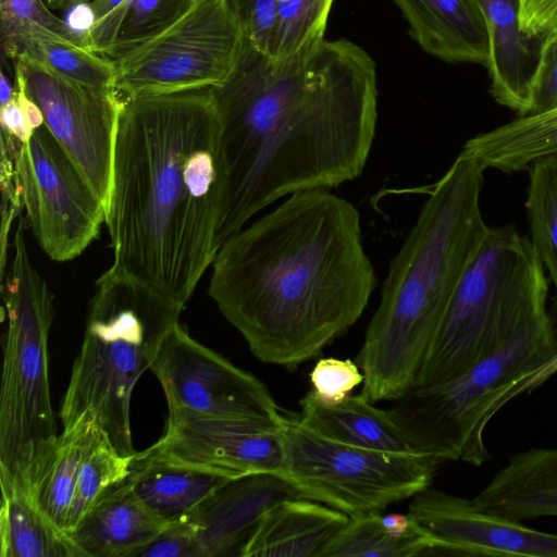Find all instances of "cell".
Instances as JSON below:
<instances>
[{
    "mask_svg": "<svg viewBox=\"0 0 557 557\" xmlns=\"http://www.w3.org/2000/svg\"><path fill=\"white\" fill-rule=\"evenodd\" d=\"M557 108V36L540 40L539 58L530 85V106L527 114Z\"/></svg>",
    "mask_w": 557,
    "mask_h": 557,
    "instance_id": "36",
    "label": "cell"
},
{
    "mask_svg": "<svg viewBox=\"0 0 557 557\" xmlns=\"http://www.w3.org/2000/svg\"><path fill=\"white\" fill-rule=\"evenodd\" d=\"M14 75L13 97L0 106L1 133L24 145L44 124V116L38 106L26 95L21 77Z\"/></svg>",
    "mask_w": 557,
    "mask_h": 557,
    "instance_id": "37",
    "label": "cell"
},
{
    "mask_svg": "<svg viewBox=\"0 0 557 557\" xmlns=\"http://www.w3.org/2000/svg\"><path fill=\"white\" fill-rule=\"evenodd\" d=\"M244 34L228 0H198L172 27L117 60L122 99L223 83L240 54Z\"/></svg>",
    "mask_w": 557,
    "mask_h": 557,
    "instance_id": "10",
    "label": "cell"
},
{
    "mask_svg": "<svg viewBox=\"0 0 557 557\" xmlns=\"http://www.w3.org/2000/svg\"><path fill=\"white\" fill-rule=\"evenodd\" d=\"M490 33L487 71L491 94L502 106L524 115L530 106V85L539 58L533 40L521 25V0H476Z\"/></svg>",
    "mask_w": 557,
    "mask_h": 557,
    "instance_id": "20",
    "label": "cell"
},
{
    "mask_svg": "<svg viewBox=\"0 0 557 557\" xmlns=\"http://www.w3.org/2000/svg\"><path fill=\"white\" fill-rule=\"evenodd\" d=\"M27 225L58 262L78 257L98 236L106 205L45 124L17 154Z\"/></svg>",
    "mask_w": 557,
    "mask_h": 557,
    "instance_id": "11",
    "label": "cell"
},
{
    "mask_svg": "<svg viewBox=\"0 0 557 557\" xmlns=\"http://www.w3.org/2000/svg\"><path fill=\"white\" fill-rule=\"evenodd\" d=\"M23 145L13 137L1 133V161H0V183H1V255L0 268L1 280L7 271L9 233L14 220L22 213L23 199L17 172V154Z\"/></svg>",
    "mask_w": 557,
    "mask_h": 557,
    "instance_id": "34",
    "label": "cell"
},
{
    "mask_svg": "<svg viewBox=\"0 0 557 557\" xmlns=\"http://www.w3.org/2000/svg\"><path fill=\"white\" fill-rule=\"evenodd\" d=\"M409 25L410 36L428 53L450 63L485 67L490 33L476 0H392Z\"/></svg>",
    "mask_w": 557,
    "mask_h": 557,
    "instance_id": "17",
    "label": "cell"
},
{
    "mask_svg": "<svg viewBox=\"0 0 557 557\" xmlns=\"http://www.w3.org/2000/svg\"><path fill=\"white\" fill-rule=\"evenodd\" d=\"M92 0H58L55 9H65L71 5L90 3Z\"/></svg>",
    "mask_w": 557,
    "mask_h": 557,
    "instance_id": "43",
    "label": "cell"
},
{
    "mask_svg": "<svg viewBox=\"0 0 557 557\" xmlns=\"http://www.w3.org/2000/svg\"><path fill=\"white\" fill-rule=\"evenodd\" d=\"M557 16V0H521L522 30L532 39L541 40Z\"/></svg>",
    "mask_w": 557,
    "mask_h": 557,
    "instance_id": "41",
    "label": "cell"
},
{
    "mask_svg": "<svg viewBox=\"0 0 557 557\" xmlns=\"http://www.w3.org/2000/svg\"><path fill=\"white\" fill-rule=\"evenodd\" d=\"M184 306L111 265L96 282L84 341L60 408L63 425L90 412L114 449L134 456L132 394Z\"/></svg>",
    "mask_w": 557,
    "mask_h": 557,
    "instance_id": "5",
    "label": "cell"
},
{
    "mask_svg": "<svg viewBox=\"0 0 557 557\" xmlns=\"http://www.w3.org/2000/svg\"><path fill=\"white\" fill-rule=\"evenodd\" d=\"M45 0H0L1 44L32 28H44L70 42L85 46V36L54 15Z\"/></svg>",
    "mask_w": 557,
    "mask_h": 557,
    "instance_id": "33",
    "label": "cell"
},
{
    "mask_svg": "<svg viewBox=\"0 0 557 557\" xmlns=\"http://www.w3.org/2000/svg\"><path fill=\"white\" fill-rule=\"evenodd\" d=\"M132 457L119 454L104 434L85 457L69 512L66 532L73 530L85 513L111 487L129 475Z\"/></svg>",
    "mask_w": 557,
    "mask_h": 557,
    "instance_id": "31",
    "label": "cell"
},
{
    "mask_svg": "<svg viewBox=\"0 0 557 557\" xmlns=\"http://www.w3.org/2000/svg\"><path fill=\"white\" fill-rule=\"evenodd\" d=\"M556 36H557V16L555 17V20L553 21V23L550 24V26L548 27L546 33L542 36V38L543 37H556Z\"/></svg>",
    "mask_w": 557,
    "mask_h": 557,
    "instance_id": "44",
    "label": "cell"
},
{
    "mask_svg": "<svg viewBox=\"0 0 557 557\" xmlns=\"http://www.w3.org/2000/svg\"><path fill=\"white\" fill-rule=\"evenodd\" d=\"M461 153L485 169L517 172L536 160L557 154V108L517 119L470 138Z\"/></svg>",
    "mask_w": 557,
    "mask_h": 557,
    "instance_id": "24",
    "label": "cell"
},
{
    "mask_svg": "<svg viewBox=\"0 0 557 557\" xmlns=\"http://www.w3.org/2000/svg\"><path fill=\"white\" fill-rule=\"evenodd\" d=\"M557 371V324L549 314L462 374L413 387L387 409L412 450L482 466L484 431L509 400Z\"/></svg>",
    "mask_w": 557,
    "mask_h": 557,
    "instance_id": "7",
    "label": "cell"
},
{
    "mask_svg": "<svg viewBox=\"0 0 557 557\" xmlns=\"http://www.w3.org/2000/svg\"><path fill=\"white\" fill-rule=\"evenodd\" d=\"M547 295L545 269L530 239L512 226L490 227L457 287L413 387L462 374L548 317Z\"/></svg>",
    "mask_w": 557,
    "mask_h": 557,
    "instance_id": "8",
    "label": "cell"
},
{
    "mask_svg": "<svg viewBox=\"0 0 557 557\" xmlns=\"http://www.w3.org/2000/svg\"><path fill=\"white\" fill-rule=\"evenodd\" d=\"M529 177L530 242L557 292V154L534 161Z\"/></svg>",
    "mask_w": 557,
    "mask_h": 557,
    "instance_id": "29",
    "label": "cell"
},
{
    "mask_svg": "<svg viewBox=\"0 0 557 557\" xmlns=\"http://www.w3.org/2000/svg\"><path fill=\"white\" fill-rule=\"evenodd\" d=\"M282 418L213 417L169 409L166 429L140 456L212 469L237 479L282 475Z\"/></svg>",
    "mask_w": 557,
    "mask_h": 557,
    "instance_id": "14",
    "label": "cell"
},
{
    "mask_svg": "<svg viewBox=\"0 0 557 557\" xmlns=\"http://www.w3.org/2000/svg\"><path fill=\"white\" fill-rule=\"evenodd\" d=\"M289 498L301 497L275 473L228 481L186 515L196 528L200 557L239 556L262 516Z\"/></svg>",
    "mask_w": 557,
    "mask_h": 557,
    "instance_id": "16",
    "label": "cell"
},
{
    "mask_svg": "<svg viewBox=\"0 0 557 557\" xmlns=\"http://www.w3.org/2000/svg\"><path fill=\"white\" fill-rule=\"evenodd\" d=\"M1 47L12 60L27 57L73 81L115 89L116 66L112 60L44 28H32Z\"/></svg>",
    "mask_w": 557,
    "mask_h": 557,
    "instance_id": "26",
    "label": "cell"
},
{
    "mask_svg": "<svg viewBox=\"0 0 557 557\" xmlns=\"http://www.w3.org/2000/svg\"><path fill=\"white\" fill-rule=\"evenodd\" d=\"M485 168L463 153L428 190L418 219L393 258L357 356L371 403L414 386L425 354L490 227L480 205Z\"/></svg>",
    "mask_w": 557,
    "mask_h": 557,
    "instance_id": "4",
    "label": "cell"
},
{
    "mask_svg": "<svg viewBox=\"0 0 557 557\" xmlns=\"http://www.w3.org/2000/svg\"><path fill=\"white\" fill-rule=\"evenodd\" d=\"M168 523L125 480L108 490L67 533L85 557H133Z\"/></svg>",
    "mask_w": 557,
    "mask_h": 557,
    "instance_id": "18",
    "label": "cell"
},
{
    "mask_svg": "<svg viewBox=\"0 0 557 557\" xmlns=\"http://www.w3.org/2000/svg\"><path fill=\"white\" fill-rule=\"evenodd\" d=\"M334 0H278L267 55L285 60L319 45L324 38Z\"/></svg>",
    "mask_w": 557,
    "mask_h": 557,
    "instance_id": "30",
    "label": "cell"
},
{
    "mask_svg": "<svg viewBox=\"0 0 557 557\" xmlns=\"http://www.w3.org/2000/svg\"><path fill=\"white\" fill-rule=\"evenodd\" d=\"M408 512L436 539L433 556L557 557V533L488 511L473 498L429 486Z\"/></svg>",
    "mask_w": 557,
    "mask_h": 557,
    "instance_id": "15",
    "label": "cell"
},
{
    "mask_svg": "<svg viewBox=\"0 0 557 557\" xmlns=\"http://www.w3.org/2000/svg\"><path fill=\"white\" fill-rule=\"evenodd\" d=\"M150 370L169 409L271 420L284 414L259 379L198 343L180 322L165 336Z\"/></svg>",
    "mask_w": 557,
    "mask_h": 557,
    "instance_id": "13",
    "label": "cell"
},
{
    "mask_svg": "<svg viewBox=\"0 0 557 557\" xmlns=\"http://www.w3.org/2000/svg\"><path fill=\"white\" fill-rule=\"evenodd\" d=\"M1 557H85L30 494L1 487Z\"/></svg>",
    "mask_w": 557,
    "mask_h": 557,
    "instance_id": "25",
    "label": "cell"
},
{
    "mask_svg": "<svg viewBox=\"0 0 557 557\" xmlns=\"http://www.w3.org/2000/svg\"><path fill=\"white\" fill-rule=\"evenodd\" d=\"M198 0H131L116 39L106 55L116 62L184 17Z\"/></svg>",
    "mask_w": 557,
    "mask_h": 557,
    "instance_id": "32",
    "label": "cell"
},
{
    "mask_svg": "<svg viewBox=\"0 0 557 557\" xmlns=\"http://www.w3.org/2000/svg\"><path fill=\"white\" fill-rule=\"evenodd\" d=\"M376 283L357 208L311 189L230 237L208 292L256 358L294 369L360 319Z\"/></svg>",
    "mask_w": 557,
    "mask_h": 557,
    "instance_id": "2",
    "label": "cell"
},
{
    "mask_svg": "<svg viewBox=\"0 0 557 557\" xmlns=\"http://www.w3.org/2000/svg\"><path fill=\"white\" fill-rule=\"evenodd\" d=\"M24 227L20 220L10 265L1 280L7 329L0 387V486L36 497L59 436L48 370L54 309L52 293L29 258Z\"/></svg>",
    "mask_w": 557,
    "mask_h": 557,
    "instance_id": "6",
    "label": "cell"
},
{
    "mask_svg": "<svg viewBox=\"0 0 557 557\" xmlns=\"http://www.w3.org/2000/svg\"><path fill=\"white\" fill-rule=\"evenodd\" d=\"M47 5L51 9H55L58 0H45Z\"/></svg>",
    "mask_w": 557,
    "mask_h": 557,
    "instance_id": "45",
    "label": "cell"
},
{
    "mask_svg": "<svg viewBox=\"0 0 557 557\" xmlns=\"http://www.w3.org/2000/svg\"><path fill=\"white\" fill-rule=\"evenodd\" d=\"M231 480L212 469L148 458L137 451L126 479L141 500L168 522L186 516Z\"/></svg>",
    "mask_w": 557,
    "mask_h": 557,
    "instance_id": "23",
    "label": "cell"
},
{
    "mask_svg": "<svg viewBox=\"0 0 557 557\" xmlns=\"http://www.w3.org/2000/svg\"><path fill=\"white\" fill-rule=\"evenodd\" d=\"M282 476L301 498L349 517L381 512L428 488L440 460L418 451L389 453L350 446L304 424L282 419Z\"/></svg>",
    "mask_w": 557,
    "mask_h": 557,
    "instance_id": "9",
    "label": "cell"
},
{
    "mask_svg": "<svg viewBox=\"0 0 557 557\" xmlns=\"http://www.w3.org/2000/svg\"><path fill=\"white\" fill-rule=\"evenodd\" d=\"M363 379L357 362L350 359L322 358L310 372L312 392L327 404L343 401Z\"/></svg>",
    "mask_w": 557,
    "mask_h": 557,
    "instance_id": "35",
    "label": "cell"
},
{
    "mask_svg": "<svg viewBox=\"0 0 557 557\" xmlns=\"http://www.w3.org/2000/svg\"><path fill=\"white\" fill-rule=\"evenodd\" d=\"M349 516L306 498H289L269 509L243 546L242 557H320Z\"/></svg>",
    "mask_w": 557,
    "mask_h": 557,
    "instance_id": "19",
    "label": "cell"
},
{
    "mask_svg": "<svg viewBox=\"0 0 557 557\" xmlns=\"http://www.w3.org/2000/svg\"><path fill=\"white\" fill-rule=\"evenodd\" d=\"M239 22L244 38L268 53L278 0H228Z\"/></svg>",
    "mask_w": 557,
    "mask_h": 557,
    "instance_id": "38",
    "label": "cell"
},
{
    "mask_svg": "<svg viewBox=\"0 0 557 557\" xmlns=\"http://www.w3.org/2000/svg\"><path fill=\"white\" fill-rule=\"evenodd\" d=\"M473 499L516 521L557 517V448L535 447L512 455Z\"/></svg>",
    "mask_w": 557,
    "mask_h": 557,
    "instance_id": "21",
    "label": "cell"
},
{
    "mask_svg": "<svg viewBox=\"0 0 557 557\" xmlns=\"http://www.w3.org/2000/svg\"><path fill=\"white\" fill-rule=\"evenodd\" d=\"M133 557H200L195 525L186 517L170 521L149 543Z\"/></svg>",
    "mask_w": 557,
    "mask_h": 557,
    "instance_id": "39",
    "label": "cell"
},
{
    "mask_svg": "<svg viewBox=\"0 0 557 557\" xmlns=\"http://www.w3.org/2000/svg\"><path fill=\"white\" fill-rule=\"evenodd\" d=\"M103 435L94 416L86 412L72 425L64 426L58 436L50 466L35 498L64 531L83 461Z\"/></svg>",
    "mask_w": 557,
    "mask_h": 557,
    "instance_id": "27",
    "label": "cell"
},
{
    "mask_svg": "<svg viewBox=\"0 0 557 557\" xmlns=\"http://www.w3.org/2000/svg\"><path fill=\"white\" fill-rule=\"evenodd\" d=\"M436 539L422 524L416 532L398 536L384 523L381 512L349 517L346 525L320 557L433 556Z\"/></svg>",
    "mask_w": 557,
    "mask_h": 557,
    "instance_id": "28",
    "label": "cell"
},
{
    "mask_svg": "<svg viewBox=\"0 0 557 557\" xmlns=\"http://www.w3.org/2000/svg\"><path fill=\"white\" fill-rule=\"evenodd\" d=\"M212 88L123 99L104 223L112 267L185 305L220 249L225 197Z\"/></svg>",
    "mask_w": 557,
    "mask_h": 557,
    "instance_id": "3",
    "label": "cell"
},
{
    "mask_svg": "<svg viewBox=\"0 0 557 557\" xmlns=\"http://www.w3.org/2000/svg\"><path fill=\"white\" fill-rule=\"evenodd\" d=\"M131 0H92V23L84 34L87 49L107 55L112 48Z\"/></svg>",
    "mask_w": 557,
    "mask_h": 557,
    "instance_id": "40",
    "label": "cell"
},
{
    "mask_svg": "<svg viewBox=\"0 0 557 557\" xmlns=\"http://www.w3.org/2000/svg\"><path fill=\"white\" fill-rule=\"evenodd\" d=\"M299 406L298 419L331 440L366 449L414 451L389 412L376 408L361 394L327 404L311 389L299 400Z\"/></svg>",
    "mask_w": 557,
    "mask_h": 557,
    "instance_id": "22",
    "label": "cell"
},
{
    "mask_svg": "<svg viewBox=\"0 0 557 557\" xmlns=\"http://www.w3.org/2000/svg\"><path fill=\"white\" fill-rule=\"evenodd\" d=\"M14 94V84H11L4 70L1 69L0 73V106L11 100Z\"/></svg>",
    "mask_w": 557,
    "mask_h": 557,
    "instance_id": "42",
    "label": "cell"
},
{
    "mask_svg": "<svg viewBox=\"0 0 557 557\" xmlns=\"http://www.w3.org/2000/svg\"><path fill=\"white\" fill-rule=\"evenodd\" d=\"M13 61L44 124L106 205L123 99L115 89L73 81L27 57Z\"/></svg>",
    "mask_w": 557,
    "mask_h": 557,
    "instance_id": "12",
    "label": "cell"
},
{
    "mask_svg": "<svg viewBox=\"0 0 557 557\" xmlns=\"http://www.w3.org/2000/svg\"><path fill=\"white\" fill-rule=\"evenodd\" d=\"M212 92L225 172L220 247L276 200L362 174L379 92L376 65L357 44L323 39L275 61L244 39Z\"/></svg>",
    "mask_w": 557,
    "mask_h": 557,
    "instance_id": "1",
    "label": "cell"
}]
</instances>
